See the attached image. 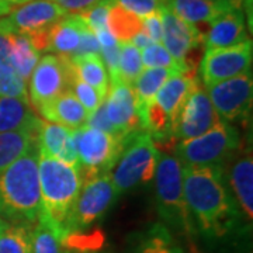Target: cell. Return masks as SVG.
<instances>
[{
  "label": "cell",
  "mask_w": 253,
  "mask_h": 253,
  "mask_svg": "<svg viewBox=\"0 0 253 253\" xmlns=\"http://www.w3.org/2000/svg\"><path fill=\"white\" fill-rule=\"evenodd\" d=\"M117 199L110 172L82 179L81 191L68 224V235H76L89 229L109 211Z\"/></svg>",
  "instance_id": "9c48e42d"
},
{
  "label": "cell",
  "mask_w": 253,
  "mask_h": 253,
  "mask_svg": "<svg viewBox=\"0 0 253 253\" xmlns=\"http://www.w3.org/2000/svg\"><path fill=\"white\" fill-rule=\"evenodd\" d=\"M110 6H111V1L107 0V1H103L97 6L91 7L87 11L79 13V16L84 21V24L96 34L101 30H107V18H109Z\"/></svg>",
  "instance_id": "8d00e7d4"
},
{
  "label": "cell",
  "mask_w": 253,
  "mask_h": 253,
  "mask_svg": "<svg viewBox=\"0 0 253 253\" xmlns=\"http://www.w3.org/2000/svg\"><path fill=\"white\" fill-rule=\"evenodd\" d=\"M210 24V30L203 41L206 44V49L232 46L249 40L245 26V16L241 9L228 10Z\"/></svg>",
  "instance_id": "d6986e66"
},
{
  "label": "cell",
  "mask_w": 253,
  "mask_h": 253,
  "mask_svg": "<svg viewBox=\"0 0 253 253\" xmlns=\"http://www.w3.org/2000/svg\"><path fill=\"white\" fill-rule=\"evenodd\" d=\"M41 211L38 145L0 172V217L34 224Z\"/></svg>",
  "instance_id": "3957f363"
},
{
  "label": "cell",
  "mask_w": 253,
  "mask_h": 253,
  "mask_svg": "<svg viewBox=\"0 0 253 253\" xmlns=\"http://www.w3.org/2000/svg\"><path fill=\"white\" fill-rule=\"evenodd\" d=\"M3 221H4V219H1V218H0V226H1V224H3Z\"/></svg>",
  "instance_id": "bcb514c9"
},
{
  "label": "cell",
  "mask_w": 253,
  "mask_h": 253,
  "mask_svg": "<svg viewBox=\"0 0 253 253\" xmlns=\"http://www.w3.org/2000/svg\"><path fill=\"white\" fill-rule=\"evenodd\" d=\"M40 52L37 51L27 36L13 34L11 40V52H10V65L18 76L27 83L30 76L40 61Z\"/></svg>",
  "instance_id": "83f0119b"
},
{
  "label": "cell",
  "mask_w": 253,
  "mask_h": 253,
  "mask_svg": "<svg viewBox=\"0 0 253 253\" xmlns=\"http://www.w3.org/2000/svg\"><path fill=\"white\" fill-rule=\"evenodd\" d=\"M161 17L163 26L161 44L177 62L191 71L190 63L187 62V56L194 48H197L204 41L203 33L194 24H190L177 17L166 6H163V9L161 10Z\"/></svg>",
  "instance_id": "2e32d148"
},
{
  "label": "cell",
  "mask_w": 253,
  "mask_h": 253,
  "mask_svg": "<svg viewBox=\"0 0 253 253\" xmlns=\"http://www.w3.org/2000/svg\"><path fill=\"white\" fill-rule=\"evenodd\" d=\"M68 90L72 93L76 99L79 100L82 106L86 109V111L90 114L96 109H99L101 103L104 101V97H101L99 91L93 89L90 84H87L86 82H83L75 73L71 63L69 68V79H68Z\"/></svg>",
  "instance_id": "836d02e7"
},
{
  "label": "cell",
  "mask_w": 253,
  "mask_h": 253,
  "mask_svg": "<svg viewBox=\"0 0 253 253\" xmlns=\"http://www.w3.org/2000/svg\"><path fill=\"white\" fill-rule=\"evenodd\" d=\"M129 136L114 135L89 126L73 129L82 179L109 173L117 162Z\"/></svg>",
  "instance_id": "ba28073f"
},
{
  "label": "cell",
  "mask_w": 253,
  "mask_h": 253,
  "mask_svg": "<svg viewBox=\"0 0 253 253\" xmlns=\"http://www.w3.org/2000/svg\"><path fill=\"white\" fill-rule=\"evenodd\" d=\"M100 55V45L99 41H97V37L96 34L91 31L90 28L87 26H84L83 30H82L81 34V41H79V45L76 48L75 54H73L72 58L75 56H83V55Z\"/></svg>",
  "instance_id": "74e56055"
},
{
  "label": "cell",
  "mask_w": 253,
  "mask_h": 253,
  "mask_svg": "<svg viewBox=\"0 0 253 253\" xmlns=\"http://www.w3.org/2000/svg\"><path fill=\"white\" fill-rule=\"evenodd\" d=\"M26 1H30V0H26Z\"/></svg>",
  "instance_id": "7dc6e473"
},
{
  "label": "cell",
  "mask_w": 253,
  "mask_h": 253,
  "mask_svg": "<svg viewBox=\"0 0 253 253\" xmlns=\"http://www.w3.org/2000/svg\"><path fill=\"white\" fill-rule=\"evenodd\" d=\"M219 121L221 118L208 97L206 87H203L197 81L176 120L173 138L177 141H186L203 135L208 129L217 126Z\"/></svg>",
  "instance_id": "4fadbf2b"
},
{
  "label": "cell",
  "mask_w": 253,
  "mask_h": 253,
  "mask_svg": "<svg viewBox=\"0 0 253 253\" xmlns=\"http://www.w3.org/2000/svg\"><path fill=\"white\" fill-rule=\"evenodd\" d=\"M71 59L63 55H44L30 76L28 100L37 109L68 90Z\"/></svg>",
  "instance_id": "7c38bea8"
},
{
  "label": "cell",
  "mask_w": 253,
  "mask_h": 253,
  "mask_svg": "<svg viewBox=\"0 0 253 253\" xmlns=\"http://www.w3.org/2000/svg\"><path fill=\"white\" fill-rule=\"evenodd\" d=\"M184 199L196 231L208 241H222L239 224L241 212L222 166L183 168Z\"/></svg>",
  "instance_id": "6da1fadb"
},
{
  "label": "cell",
  "mask_w": 253,
  "mask_h": 253,
  "mask_svg": "<svg viewBox=\"0 0 253 253\" xmlns=\"http://www.w3.org/2000/svg\"><path fill=\"white\" fill-rule=\"evenodd\" d=\"M86 126H93L96 129H100V131H104V132H109V134H114V135H118L117 132L114 131V128L111 126V123L107 118V113H106V107H104V101L101 103L99 109H96L93 113L89 114L87 117V121H86Z\"/></svg>",
  "instance_id": "f35d334b"
},
{
  "label": "cell",
  "mask_w": 253,
  "mask_h": 253,
  "mask_svg": "<svg viewBox=\"0 0 253 253\" xmlns=\"http://www.w3.org/2000/svg\"><path fill=\"white\" fill-rule=\"evenodd\" d=\"M155 201L165 225L189 239L197 234L184 199L183 166L174 155L161 154L155 170Z\"/></svg>",
  "instance_id": "277c9868"
},
{
  "label": "cell",
  "mask_w": 253,
  "mask_h": 253,
  "mask_svg": "<svg viewBox=\"0 0 253 253\" xmlns=\"http://www.w3.org/2000/svg\"><path fill=\"white\" fill-rule=\"evenodd\" d=\"M199 81L190 73H174L163 83L155 100L141 116V128L154 139L173 138V129L189 93Z\"/></svg>",
  "instance_id": "8992f818"
},
{
  "label": "cell",
  "mask_w": 253,
  "mask_h": 253,
  "mask_svg": "<svg viewBox=\"0 0 253 253\" xmlns=\"http://www.w3.org/2000/svg\"><path fill=\"white\" fill-rule=\"evenodd\" d=\"M131 42H132L139 51H142L144 48H146V46L152 44V40L145 34L144 30H141L139 33H136L135 36L131 38Z\"/></svg>",
  "instance_id": "7bdbcfd3"
},
{
  "label": "cell",
  "mask_w": 253,
  "mask_h": 253,
  "mask_svg": "<svg viewBox=\"0 0 253 253\" xmlns=\"http://www.w3.org/2000/svg\"><path fill=\"white\" fill-rule=\"evenodd\" d=\"M123 9L134 13L139 18H145L155 13H161L165 6V0H110Z\"/></svg>",
  "instance_id": "d590c367"
},
{
  "label": "cell",
  "mask_w": 253,
  "mask_h": 253,
  "mask_svg": "<svg viewBox=\"0 0 253 253\" xmlns=\"http://www.w3.org/2000/svg\"><path fill=\"white\" fill-rule=\"evenodd\" d=\"M219 118L226 123L248 117L252 109L253 79L246 72L226 81L204 86Z\"/></svg>",
  "instance_id": "30bf717a"
},
{
  "label": "cell",
  "mask_w": 253,
  "mask_h": 253,
  "mask_svg": "<svg viewBox=\"0 0 253 253\" xmlns=\"http://www.w3.org/2000/svg\"><path fill=\"white\" fill-rule=\"evenodd\" d=\"M56 4H59L66 13H72V14H79L83 11H87L91 7L97 6L103 1L107 0H54Z\"/></svg>",
  "instance_id": "b9f144b4"
},
{
  "label": "cell",
  "mask_w": 253,
  "mask_h": 253,
  "mask_svg": "<svg viewBox=\"0 0 253 253\" xmlns=\"http://www.w3.org/2000/svg\"><path fill=\"white\" fill-rule=\"evenodd\" d=\"M23 3H26V0H0V17L7 16L16 6Z\"/></svg>",
  "instance_id": "ee69618b"
},
{
  "label": "cell",
  "mask_w": 253,
  "mask_h": 253,
  "mask_svg": "<svg viewBox=\"0 0 253 253\" xmlns=\"http://www.w3.org/2000/svg\"><path fill=\"white\" fill-rule=\"evenodd\" d=\"M107 28L116 37L118 42L131 41V38L142 30V18L123 9L116 3H111L107 18Z\"/></svg>",
  "instance_id": "f546056e"
},
{
  "label": "cell",
  "mask_w": 253,
  "mask_h": 253,
  "mask_svg": "<svg viewBox=\"0 0 253 253\" xmlns=\"http://www.w3.org/2000/svg\"><path fill=\"white\" fill-rule=\"evenodd\" d=\"M174 73L179 72H174L172 69H165V68H144L142 69V72L139 73V76L132 83L139 118L144 114L146 107L154 101L163 83Z\"/></svg>",
  "instance_id": "d4e9b609"
},
{
  "label": "cell",
  "mask_w": 253,
  "mask_h": 253,
  "mask_svg": "<svg viewBox=\"0 0 253 253\" xmlns=\"http://www.w3.org/2000/svg\"><path fill=\"white\" fill-rule=\"evenodd\" d=\"M0 253H33V228L28 224L3 221L0 226Z\"/></svg>",
  "instance_id": "f1b7e54d"
},
{
  "label": "cell",
  "mask_w": 253,
  "mask_h": 253,
  "mask_svg": "<svg viewBox=\"0 0 253 253\" xmlns=\"http://www.w3.org/2000/svg\"><path fill=\"white\" fill-rule=\"evenodd\" d=\"M159 155L155 139L148 132L138 131L128 138L117 162L110 170L118 197L154 179Z\"/></svg>",
  "instance_id": "5b68a950"
},
{
  "label": "cell",
  "mask_w": 253,
  "mask_h": 253,
  "mask_svg": "<svg viewBox=\"0 0 253 253\" xmlns=\"http://www.w3.org/2000/svg\"><path fill=\"white\" fill-rule=\"evenodd\" d=\"M239 148V132L231 123L219 121L203 135L179 141L174 156L183 168L222 166Z\"/></svg>",
  "instance_id": "52a82bcc"
},
{
  "label": "cell",
  "mask_w": 253,
  "mask_h": 253,
  "mask_svg": "<svg viewBox=\"0 0 253 253\" xmlns=\"http://www.w3.org/2000/svg\"><path fill=\"white\" fill-rule=\"evenodd\" d=\"M33 253H69L68 246L41 218L33 228Z\"/></svg>",
  "instance_id": "1f68e13d"
},
{
  "label": "cell",
  "mask_w": 253,
  "mask_h": 253,
  "mask_svg": "<svg viewBox=\"0 0 253 253\" xmlns=\"http://www.w3.org/2000/svg\"><path fill=\"white\" fill-rule=\"evenodd\" d=\"M142 30L145 34L152 40V42H162L163 26L161 13H155L142 18Z\"/></svg>",
  "instance_id": "ab89813d"
},
{
  "label": "cell",
  "mask_w": 253,
  "mask_h": 253,
  "mask_svg": "<svg viewBox=\"0 0 253 253\" xmlns=\"http://www.w3.org/2000/svg\"><path fill=\"white\" fill-rule=\"evenodd\" d=\"M118 48H120V58H118L120 81L132 86V83L144 69L141 61V51L131 41L118 42Z\"/></svg>",
  "instance_id": "4dcf8cb0"
},
{
  "label": "cell",
  "mask_w": 253,
  "mask_h": 253,
  "mask_svg": "<svg viewBox=\"0 0 253 253\" xmlns=\"http://www.w3.org/2000/svg\"><path fill=\"white\" fill-rule=\"evenodd\" d=\"M68 13L54 0H30L18 4L3 18L10 31L30 36L51 27Z\"/></svg>",
  "instance_id": "5bb4252c"
},
{
  "label": "cell",
  "mask_w": 253,
  "mask_h": 253,
  "mask_svg": "<svg viewBox=\"0 0 253 253\" xmlns=\"http://www.w3.org/2000/svg\"><path fill=\"white\" fill-rule=\"evenodd\" d=\"M38 111L45 121L68 126L71 129H78L86 126L89 113L79 103V100L69 90L63 91L59 96L40 106Z\"/></svg>",
  "instance_id": "ffe728a7"
},
{
  "label": "cell",
  "mask_w": 253,
  "mask_h": 253,
  "mask_svg": "<svg viewBox=\"0 0 253 253\" xmlns=\"http://www.w3.org/2000/svg\"><path fill=\"white\" fill-rule=\"evenodd\" d=\"M107 118L118 135H132L141 128L136 99L131 84L123 81L110 82L109 91L104 99Z\"/></svg>",
  "instance_id": "9a60e30c"
},
{
  "label": "cell",
  "mask_w": 253,
  "mask_h": 253,
  "mask_svg": "<svg viewBox=\"0 0 253 253\" xmlns=\"http://www.w3.org/2000/svg\"><path fill=\"white\" fill-rule=\"evenodd\" d=\"M13 31L6 26L3 18H0V65L11 66L10 65V52H11V40Z\"/></svg>",
  "instance_id": "60d3db41"
},
{
  "label": "cell",
  "mask_w": 253,
  "mask_h": 253,
  "mask_svg": "<svg viewBox=\"0 0 253 253\" xmlns=\"http://www.w3.org/2000/svg\"><path fill=\"white\" fill-rule=\"evenodd\" d=\"M132 253H184V251L168 226L155 222L136 234Z\"/></svg>",
  "instance_id": "cb8c5ba5"
},
{
  "label": "cell",
  "mask_w": 253,
  "mask_h": 253,
  "mask_svg": "<svg viewBox=\"0 0 253 253\" xmlns=\"http://www.w3.org/2000/svg\"><path fill=\"white\" fill-rule=\"evenodd\" d=\"M141 61L144 68H165L179 73H190L189 68L179 63L161 42H152L141 51Z\"/></svg>",
  "instance_id": "d6a6232c"
},
{
  "label": "cell",
  "mask_w": 253,
  "mask_h": 253,
  "mask_svg": "<svg viewBox=\"0 0 253 253\" xmlns=\"http://www.w3.org/2000/svg\"><path fill=\"white\" fill-rule=\"evenodd\" d=\"M84 26L86 24L79 14L68 13L49 28L48 52H56V55L72 58L79 45L82 30Z\"/></svg>",
  "instance_id": "603a6c76"
},
{
  "label": "cell",
  "mask_w": 253,
  "mask_h": 253,
  "mask_svg": "<svg viewBox=\"0 0 253 253\" xmlns=\"http://www.w3.org/2000/svg\"><path fill=\"white\" fill-rule=\"evenodd\" d=\"M69 59H71L75 73L82 81L86 82L93 89L99 91L101 97L106 99L107 91H109L110 79L101 56L96 54L83 55V56H75Z\"/></svg>",
  "instance_id": "484cf974"
},
{
  "label": "cell",
  "mask_w": 253,
  "mask_h": 253,
  "mask_svg": "<svg viewBox=\"0 0 253 253\" xmlns=\"http://www.w3.org/2000/svg\"><path fill=\"white\" fill-rule=\"evenodd\" d=\"M37 145V131L0 132V172Z\"/></svg>",
  "instance_id": "4316f807"
},
{
  "label": "cell",
  "mask_w": 253,
  "mask_h": 253,
  "mask_svg": "<svg viewBox=\"0 0 253 253\" xmlns=\"http://www.w3.org/2000/svg\"><path fill=\"white\" fill-rule=\"evenodd\" d=\"M38 149L51 158L72 166L81 173V163L75 146L73 129L68 126L40 120L37 131Z\"/></svg>",
  "instance_id": "e0dca14e"
},
{
  "label": "cell",
  "mask_w": 253,
  "mask_h": 253,
  "mask_svg": "<svg viewBox=\"0 0 253 253\" xmlns=\"http://www.w3.org/2000/svg\"><path fill=\"white\" fill-rule=\"evenodd\" d=\"M225 1L232 9H241V6L244 4L245 0H225Z\"/></svg>",
  "instance_id": "f6af8a7d"
},
{
  "label": "cell",
  "mask_w": 253,
  "mask_h": 253,
  "mask_svg": "<svg viewBox=\"0 0 253 253\" xmlns=\"http://www.w3.org/2000/svg\"><path fill=\"white\" fill-rule=\"evenodd\" d=\"M38 124L30 101L0 96V132L38 131Z\"/></svg>",
  "instance_id": "7402d4cb"
},
{
  "label": "cell",
  "mask_w": 253,
  "mask_h": 253,
  "mask_svg": "<svg viewBox=\"0 0 253 253\" xmlns=\"http://www.w3.org/2000/svg\"><path fill=\"white\" fill-rule=\"evenodd\" d=\"M0 96L30 101L27 83L18 76L11 66L0 65Z\"/></svg>",
  "instance_id": "e575fe53"
},
{
  "label": "cell",
  "mask_w": 253,
  "mask_h": 253,
  "mask_svg": "<svg viewBox=\"0 0 253 253\" xmlns=\"http://www.w3.org/2000/svg\"><path fill=\"white\" fill-rule=\"evenodd\" d=\"M38 176L41 193L38 218L51 226L66 244L68 224L82 187L81 173L38 149Z\"/></svg>",
  "instance_id": "7a4b0ae2"
},
{
  "label": "cell",
  "mask_w": 253,
  "mask_h": 253,
  "mask_svg": "<svg viewBox=\"0 0 253 253\" xmlns=\"http://www.w3.org/2000/svg\"><path fill=\"white\" fill-rule=\"evenodd\" d=\"M253 46L251 40L225 48L206 49L200 63V76L204 86L251 72Z\"/></svg>",
  "instance_id": "8fae6325"
},
{
  "label": "cell",
  "mask_w": 253,
  "mask_h": 253,
  "mask_svg": "<svg viewBox=\"0 0 253 253\" xmlns=\"http://www.w3.org/2000/svg\"><path fill=\"white\" fill-rule=\"evenodd\" d=\"M165 6L190 24L211 23L232 7L225 0H165Z\"/></svg>",
  "instance_id": "44dd1931"
},
{
  "label": "cell",
  "mask_w": 253,
  "mask_h": 253,
  "mask_svg": "<svg viewBox=\"0 0 253 253\" xmlns=\"http://www.w3.org/2000/svg\"><path fill=\"white\" fill-rule=\"evenodd\" d=\"M228 187L241 217L251 229L253 218V158L251 151L238 156L231 163L228 169Z\"/></svg>",
  "instance_id": "ac0fdd59"
}]
</instances>
